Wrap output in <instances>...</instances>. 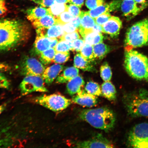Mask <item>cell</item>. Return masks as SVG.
<instances>
[{"instance_id":"cell-1","label":"cell","mask_w":148,"mask_h":148,"mask_svg":"<svg viewBox=\"0 0 148 148\" xmlns=\"http://www.w3.org/2000/svg\"><path fill=\"white\" fill-rule=\"evenodd\" d=\"M30 31L22 20L0 19V52L10 51L27 41Z\"/></svg>"},{"instance_id":"cell-2","label":"cell","mask_w":148,"mask_h":148,"mask_svg":"<svg viewBox=\"0 0 148 148\" xmlns=\"http://www.w3.org/2000/svg\"><path fill=\"white\" fill-rule=\"evenodd\" d=\"M80 119L95 128L108 131L114 127L116 116L113 111L107 107L86 109L79 114Z\"/></svg>"},{"instance_id":"cell-3","label":"cell","mask_w":148,"mask_h":148,"mask_svg":"<svg viewBox=\"0 0 148 148\" xmlns=\"http://www.w3.org/2000/svg\"><path fill=\"white\" fill-rule=\"evenodd\" d=\"M124 66L131 77L148 82V58L138 51H125Z\"/></svg>"},{"instance_id":"cell-4","label":"cell","mask_w":148,"mask_h":148,"mask_svg":"<svg viewBox=\"0 0 148 148\" xmlns=\"http://www.w3.org/2000/svg\"><path fill=\"white\" fill-rule=\"evenodd\" d=\"M124 102L127 112L133 118L148 117V91L143 88L127 94Z\"/></svg>"},{"instance_id":"cell-5","label":"cell","mask_w":148,"mask_h":148,"mask_svg":"<svg viewBox=\"0 0 148 148\" xmlns=\"http://www.w3.org/2000/svg\"><path fill=\"white\" fill-rule=\"evenodd\" d=\"M148 44V18L138 22L127 31L125 40V51Z\"/></svg>"},{"instance_id":"cell-6","label":"cell","mask_w":148,"mask_h":148,"mask_svg":"<svg viewBox=\"0 0 148 148\" xmlns=\"http://www.w3.org/2000/svg\"><path fill=\"white\" fill-rule=\"evenodd\" d=\"M34 101L37 104L53 112L64 110L73 102L71 100L58 94H44L35 98Z\"/></svg>"},{"instance_id":"cell-7","label":"cell","mask_w":148,"mask_h":148,"mask_svg":"<svg viewBox=\"0 0 148 148\" xmlns=\"http://www.w3.org/2000/svg\"><path fill=\"white\" fill-rule=\"evenodd\" d=\"M45 84L42 76H26L20 84L21 95L25 96L34 92H47Z\"/></svg>"},{"instance_id":"cell-8","label":"cell","mask_w":148,"mask_h":148,"mask_svg":"<svg viewBox=\"0 0 148 148\" xmlns=\"http://www.w3.org/2000/svg\"><path fill=\"white\" fill-rule=\"evenodd\" d=\"M148 140V123L138 124L133 127L129 133L127 144L130 147Z\"/></svg>"},{"instance_id":"cell-9","label":"cell","mask_w":148,"mask_h":148,"mask_svg":"<svg viewBox=\"0 0 148 148\" xmlns=\"http://www.w3.org/2000/svg\"><path fill=\"white\" fill-rule=\"evenodd\" d=\"M46 69L43 64L36 59L27 57L23 60L21 65V71L25 76H40Z\"/></svg>"},{"instance_id":"cell-10","label":"cell","mask_w":148,"mask_h":148,"mask_svg":"<svg viewBox=\"0 0 148 148\" xmlns=\"http://www.w3.org/2000/svg\"><path fill=\"white\" fill-rule=\"evenodd\" d=\"M75 145L77 148L114 147L112 142L99 134L90 140L76 142Z\"/></svg>"},{"instance_id":"cell-11","label":"cell","mask_w":148,"mask_h":148,"mask_svg":"<svg viewBox=\"0 0 148 148\" xmlns=\"http://www.w3.org/2000/svg\"><path fill=\"white\" fill-rule=\"evenodd\" d=\"M148 5V2L139 5L134 0H123L121 2V9L124 16L131 18L136 16Z\"/></svg>"},{"instance_id":"cell-12","label":"cell","mask_w":148,"mask_h":148,"mask_svg":"<svg viewBox=\"0 0 148 148\" xmlns=\"http://www.w3.org/2000/svg\"><path fill=\"white\" fill-rule=\"evenodd\" d=\"M72 100L77 104L88 107L96 106L98 101L97 96L88 93L85 90L73 96Z\"/></svg>"},{"instance_id":"cell-13","label":"cell","mask_w":148,"mask_h":148,"mask_svg":"<svg viewBox=\"0 0 148 148\" xmlns=\"http://www.w3.org/2000/svg\"><path fill=\"white\" fill-rule=\"evenodd\" d=\"M122 26L120 18L115 16H112L110 19L102 25V32L115 38L119 35Z\"/></svg>"},{"instance_id":"cell-14","label":"cell","mask_w":148,"mask_h":148,"mask_svg":"<svg viewBox=\"0 0 148 148\" xmlns=\"http://www.w3.org/2000/svg\"><path fill=\"white\" fill-rule=\"evenodd\" d=\"M37 36H42L51 38L60 39L64 34L62 25L56 24L48 28L36 29Z\"/></svg>"},{"instance_id":"cell-15","label":"cell","mask_w":148,"mask_h":148,"mask_svg":"<svg viewBox=\"0 0 148 148\" xmlns=\"http://www.w3.org/2000/svg\"><path fill=\"white\" fill-rule=\"evenodd\" d=\"M64 66L56 64L46 68L42 77L46 84L49 85L56 79L64 69Z\"/></svg>"},{"instance_id":"cell-16","label":"cell","mask_w":148,"mask_h":148,"mask_svg":"<svg viewBox=\"0 0 148 148\" xmlns=\"http://www.w3.org/2000/svg\"><path fill=\"white\" fill-rule=\"evenodd\" d=\"M85 82L82 77L77 75L67 82L66 92L70 95H75L82 90V88Z\"/></svg>"},{"instance_id":"cell-17","label":"cell","mask_w":148,"mask_h":148,"mask_svg":"<svg viewBox=\"0 0 148 148\" xmlns=\"http://www.w3.org/2000/svg\"><path fill=\"white\" fill-rule=\"evenodd\" d=\"M36 29L48 28L57 24V18L52 15L48 14L32 22Z\"/></svg>"},{"instance_id":"cell-18","label":"cell","mask_w":148,"mask_h":148,"mask_svg":"<svg viewBox=\"0 0 148 148\" xmlns=\"http://www.w3.org/2000/svg\"><path fill=\"white\" fill-rule=\"evenodd\" d=\"M82 37L85 43L92 46L102 42L103 38L101 33L94 32L92 28L85 30Z\"/></svg>"},{"instance_id":"cell-19","label":"cell","mask_w":148,"mask_h":148,"mask_svg":"<svg viewBox=\"0 0 148 148\" xmlns=\"http://www.w3.org/2000/svg\"><path fill=\"white\" fill-rule=\"evenodd\" d=\"M53 39L44 36H37L34 45L36 53L37 54L40 55L44 51L51 48Z\"/></svg>"},{"instance_id":"cell-20","label":"cell","mask_w":148,"mask_h":148,"mask_svg":"<svg viewBox=\"0 0 148 148\" xmlns=\"http://www.w3.org/2000/svg\"><path fill=\"white\" fill-rule=\"evenodd\" d=\"M78 68L73 66L66 68L62 73L57 77L56 82L57 84H63L69 82L77 76L79 75Z\"/></svg>"},{"instance_id":"cell-21","label":"cell","mask_w":148,"mask_h":148,"mask_svg":"<svg viewBox=\"0 0 148 148\" xmlns=\"http://www.w3.org/2000/svg\"><path fill=\"white\" fill-rule=\"evenodd\" d=\"M74 65L75 67L84 71L91 72L96 71L95 68L90 62L86 60L81 55L80 53H77L74 57Z\"/></svg>"},{"instance_id":"cell-22","label":"cell","mask_w":148,"mask_h":148,"mask_svg":"<svg viewBox=\"0 0 148 148\" xmlns=\"http://www.w3.org/2000/svg\"><path fill=\"white\" fill-rule=\"evenodd\" d=\"M27 12V18L31 22L49 14L48 9L41 6L28 9Z\"/></svg>"},{"instance_id":"cell-23","label":"cell","mask_w":148,"mask_h":148,"mask_svg":"<svg viewBox=\"0 0 148 148\" xmlns=\"http://www.w3.org/2000/svg\"><path fill=\"white\" fill-rule=\"evenodd\" d=\"M102 96L110 101H114L116 98V91L115 86L110 81L103 82L101 86Z\"/></svg>"},{"instance_id":"cell-24","label":"cell","mask_w":148,"mask_h":148,"mask_svg":"<svg viewBox=\"0 0 148 148\" xmlns=\"http://www.w3.org/2000/svg\"><path fill=\"white\" fill-rule=\"evenodd\" d=\"M93 51L95 60H101L110 52V46L102 42L93 46Z\"/></svg>"},{"instance_id":"cell-25","label":"cell","mask_w":148,"mask_h":148,"mask_svg":"<svg viewBox=\"0 0 148 148\" xmlns=\"http://www.w3.org/2000/svg\"><path fill=\"white\" fill-rule=\"evenodd\" d=\"M79 16L81 21L80 27L79 29H92L96 24L95 18L90 16L88 12H81Z\"/></svg>"},{"instance_id":"cell-26","label":"cell","mask_w":148,"mask_h":148,"mask_svg":"<svg viewBox=\"0 0 148 148\" xmlns=\"http://www.w3.org/2000/svg\"><path fill=\"white\" fill-rule=\"evenodd\" d=\"M80 54L85 59L90 62L95 60L94 56L93 46L85 43L80 51Z\"/></svg>"},{"instance_id":"cell-27","label":"cell","mask_w":148,"mask_h":148,"mask_svg":"<svg viewBox=\"0 0 148 148\" xmlns=\"http://www.w3.org/2000/svg\"><path fill=\"white\" fill-rule=\"evenodd\" d=\"M68 5L64 3L55 2L48 8L49 14L57 18L62 13L67 10Z\"/></svg>"},{"instance_id":"cell-28","label":"cell","mask_w":148,"mask_h":148,"mask_svg":"<svg viewBox=\"0 0 148 148\" xmlns=\"http://www.w3.org/2000/svg\"><path fill=\"white\" fill-rule=\"evenodd\" d=\"M85 90L88 93L97 97L102 96L101 88L97 82L92 81L88 82L85 86Z\"/></svg>"},{"instance_id":"cell-29","label":"cell","mask_w":148,"mask_h":148,"mask_svg":"<svg viewBox=\"0 0 148 148\" xmlns=\"http://www.w3.org/2000/svg\"><path fill=\"white\" fill-rule=\"evenodd\" d=\"M54 48H50L40 54V60L44 64H49L52 61L56 53Z\"/></svg>"},{"instance_id":"cell-30","label":"cell","mask_w":148,"mask_h":148,"mask_svg":"<svg viewBox=\"0 0 148 148\" xmlns=\"http://www.w3.org/2000/svg\"><path fill=\"white\" fill-rule=\"evenodd\" d=\"M107 12H110V4L108 3H103L97 8L90 10L88 12L90 16L95 18L101 14Z\"/></svg>"},{"instance_id":"cell-31","label":"cell","mask_w":148,"mask_h":148,"mask_svg":"<svg viewBox=\"0 0 148 148\" xmlns=\"http://www.w3.org/2000/svg\"><path fill=\"white\" fill-rule=\"evenodd\" d=\"M56 52L66 53L73 49L72 42L60 40L54 48Z\"/></svg>"},{"instance_id":"cell-32","label":"cell","mask_w":148,"mask_h":148,"mask_svg":"<svg viewBox=\"0 0 148 148\" xmlns=\"http://www.w3.org/2000/svg\"><path fill=\"white\" fill-rule=\"evenodd\" d=\"M100 73L101 78L104 82L110 81L112 77V71L110 66L107 62L104 63L101 66Z\"/></svg>"},{"instance_id":"cell-33","label":"cell","mask_w":148,"mask_h":148,"mask_svg":"<svg viewBox=\"0 0 148 148\" xmlns=\"http://www.w3.org/2000/svg\"><path fill=\"white\" fill-rule=\"evenodd\" d=\"M73 18V16L66 10L62 13L56 18L57 24L64 25L71 22Z\"/></svg>"},{"instance_id":"cell-34","label":"cell","mask_w":148,"mask_h":148,"mask_svg":"<svg viewBox=\"0 0 148 148\" xmlns=\"http://www.w3.org/2000/svg\"><path fill=\"white\" fill-rule=\"evenodd\" d=\"M69 52L66 53L56 52L52 62L57 64H63L67 62L70 57Z\"/></svg>"},{"instance_id":"cell-35","label":"cell","mask_w":148,"mask_h":148,"mask_svg":"<svg viewBox=\"0 0 148 148\" xmlns=\"http://www.w3.org/2000/svg\"><path fill=\"white\" fill-rule=\"evenodd\" d=\"M110 12H105L95 18L96 23L102 26L112 17Z\"/></svg>"},{"instance_id":"cell-36","label":"cell","mask_w":148,"mask_h":148,"mask_svg":"<svg viewBox=\"0 0 148 148\" xmlns=\"http://www.w3.org/2000/svg\"><path fill=\"white\" fill-rule=\"evenodd\" d=\"M79 38H80V36L79 34L78 31H77L71 33L64 34L63 35L60 40L73 42L74 40Z\"/></svg>"},{"instance_id":"cell-37","label":"cell","mask_w":148,"mask_h":148,"mask_svg":"<svg viewBox=\"0 0 148 148\" xmlns=\"http://www.w3.org/2000/svg\"><path fill=\"white\" fill-rule=\"evenodd\" d=\"M104 3V0H86V5L90 10L94 9Z\"/></svg>"},{"instance_id":"cell-38","label":"cell","mask_w":148,"mask_h":148,"mask_svg":"<svg viewBox=\"0 0 148 148\" xmlns=\"http://www.w3.org/2000/svg\"><path fill=\"white\" fill-rule=\"evenodd\" d=\"M85 43L84 40H83L81 38L74 40L72 42V45H73L72 51L80 52Z\"/></svg>"},{"instance_id":"cell-39","label":"cell","mask_w":148,"mask_h":148,"mask_svg":"<svg viewBox=\"0 0 148 148\" xmlns=\"http://www.w3.org/2000/svg\"><path fill=\"white\" fill-rule=\"evenodd\" d=\"M67 11L74 17L79 16L81 12L78 6L72 3L68 5Z\"/></svg>"},{"instance_id":"cell-40","label":"cell","mask_w":148,"mask_h":148,"mask_svg":"<svg viewBox=\"0 0 148 148\" xmlns=\"http://www.w3.org/2000/svg\"><path fill=\"white\" fill-rule=\"evenodd\" d=\"M10 86L8 79L0 70V88L8 89Z\"/></svg>"},{"instance_id":"cell-41","label":"cell","mask_w":148,"mask_h":148,"mask_svg":"<svg viewBox=\"0 0 148 148\" xmlns=\"http://www.w3.org/2000/svg\"><path fill=\"white\" fill-rule=\"evenodd\" d=\"M62 26L64 34L73 32H75V31H78L79 30L78 29L74 26L71 22L65 24V25H63Z\"/></svg>"},{"instance_id":"cell-42","label":"cell","mask_w":148,"mask_h":148,"mask_svg":"<svg viewBox=\"0 0 148 148\" xmlns=\"http://www.w3.org/2000/svg\"><path fill=\"white\" fill-rule=\"evenodd\" d=\"M121 1L120 0H116L113 1L110 4V12L115 10L121 6Z\"/></svg>"},{"instance_id":"cell-43","label":"cell","mask_w":148,"mask_h":148,"mask_svg":"<svg viewBox=\"0 0 148 148\" xmlns=\"http://www.w3.org/2000/svg\"><path fill=\"white\" fill-rule=\"evenodd\" d=\"M81 17L80 16H76L74 17L73 20H72L71 23L73 25L77 27L78 29L80 27L81 25Z\"/></svg>"},{"instance_id":"cell-44","label":"cell","mask_w":148,"mask_h":148,"mask_svg":"<svg viewBox=\"0 0 148 148\" xmlns=\"http://www.w3.org/2000/svg\"><path fill=\"white\" fill-rule=\"evenodd\" d=\"M7 11L5 0H0V16L5 14Z\"/></svg>"},{"instance_id":"cell-45","label":"cell","mask_w":148,"mask_h":148,"mask_svg":"<svg viewBox=\"0 0 148 148\" xmlns=\"http://www.w3.org/2000/svg\"><path fill=\"white\" fill-rule=\"evenodd\" d=\"M55 2V0H42V2L40 4V6L42 7H49Z\"/></svg>"},{"instance_id":"cell-46","label":"cell","mask_w":148,"mask_h":148,"mask_svg":"<svg viewBox=\"0 0 148 148\" xmlns=\"http://www.w3.org/2000/svg\"><path fill=\"white\" fill-rule=\"evenodd\" d=\"M69 3L81 8L84 4V0H69Z\"/></svg>"},{"instance_id":"cell-47","label":"cell","mask_w":148,"mask_h":148,"mask_svg":"<svg viewBox=\"0 0 148 148\" xmlns=\"http://www.w3.org/2000/svg\"><path fill=\"white\" fill-rule=\"evenodd\" d=\"M94 32L98 33H101L102 32V26L98 25L96 23L94 26L92 28Z\"/></svg>"},{"instance_id":"cell-48","label":"cell","mask_w":148,"mask_h":148,"mask_svg":"<svg viewBox=\"0 0 148 148\" xmlns=\"http://www.w3.org/2000/svg\"><path fill=\"white\" fill-rule=\"evenodd\" d=\"M7 104L6 103L0 105V114L5 110Z\"/></svg>"},{"instance_id":"cell-49","label":"cell","mask_w":148,"mask_h":148,"mask_svg":"<svg viewBox=\"0 0 148 148\" xmlns=\"http://www.w3.org/2000/svg\"><path fill=\"white\" fill-rule=\"evenodd\" d=\"M135 2L139 5H143L147 3L148 1H146V0H134Z\"/></svg>"},{"instance_id":"cell-50","label":"cell","mask_w":148,"mask_h":148,"mask_svg":"<svg viewBox=\"0 0 148 148\" xmlns=\"http://www.w3.org/2000/svg\"><path fill=\"white\" fill-rule=\"evenodd\" d=\"M55 2L61 3H69V0H55Z\"/></svg>"},{"instance_id":"cell-51","label":"cell","mask_w":148,"mask_h":148,"mask_svg":"<svg viewBox=\"0 0 148 148\" xmlns=\"http://www.w3.org/2000/svg\"><path fill=\"white\" fill-rule=\"evenodd\" d=\"M32 1L36 3H38L40 5L42 2V0H32Z\"/></svg>"}]
</instances>
